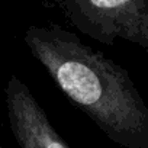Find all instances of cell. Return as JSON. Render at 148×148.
<instances>
[{"label": "cell", "mask_w": 148, "mask_h": 148, "mask_svg": "<svg viewBox=\"0 0 148 148\" xmlns=\"http://www.w3.org/2000/svg\"><path fill=\"white\" fill-rule=\"evenodd\" d=\"M23 41L60 90L113 142L148 148V112L128 73L62 26H29Z\"/></svg>", "instance_id": "6da1fadb"}, {"label": "cell", "mask_w": 148, "mask_h": 148, "mask_svg": "<svg viewBox=\"0 0 148 148\" xmlns=\"http://www.w3.org/2000/svg\"><path fill=\"white\" fill-rule=\"evenodd\" d=\"M74 28L105 45L118 38L148 49V0H61Z\"/></svg>", "instance_id": "7a4b0ae2"}, {"label": "cell", "mask_w": 148, "mask_h": 148, "mask_svg": "<svg viewBox=\"0 0 148 148\" xmlns=\"http://www.w3.org/2000/svg\"><path fill=\"white\" fill-rule=\"evenodd\" d=\"M0 148H5V147H2V145H0Z\"/></svg>", "instance_id": "277c9868"}, {"label": "cell", "mask_w": 148, "mask_h": 148, "mask_svg": "<svg viewBox=\"0 0 148 148\" xmlns=\"http://www.w3.org/2000/svg\"><path fill=\"white\" fill-rule=\"evenodd\" d=\"M10 131L19 148H70L29 87L12 74L5 87Z\"/></svg>", "instance_id": "3957f363"}]
</instances>
